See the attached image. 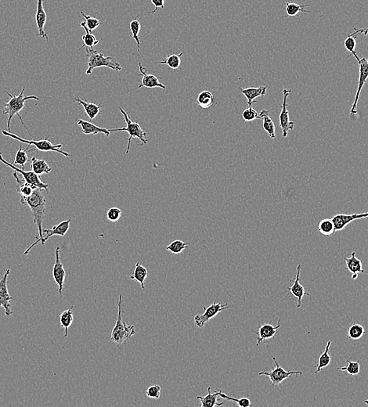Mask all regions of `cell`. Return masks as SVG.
<instances>
[{"label":"cell","instance_id":"obj_1","mask_svg":"<svg viewBox=\"0 0 368 407\" xmlns=\"http://www.w3.org/2000/svg\"><path fill=\"white\" fill-rule=\"evenodd\" d=\"M21 203L23 205H28V208L32 211L34 224H36L37 226L38 232H39V236L36 241L34 242L33 244L24 252V255H28L30 251L32 250L39 242H41L42 245L45 244L43 242V222L44 215H45L46 199H45L44 189L36 188L30 197H21Z\"/></svg>","mask_w":368,"mask_h":407},{"label":"cell","instance_id":"obj_2","mask_svg":"<svg viewBox=\"0 0 368 407\" xmlns=\"http://www.w3.org/2000/svg\"><path fill=\"white\" fill-rule=\"evenodd\" d=\"M25 88H23L22 89L20 94L18 96L16 95L11 94L7 91H6V94L10 97V101L4 105L3 110H2V114H7L8 115V122H7V128H8L9 132L10 131V122L12 121L14 116L18 117L19 120L22 122V126H24L26 129L28 130L25 125H24V121L22 119V115H21V111L25 107V102L29 100H35V101H40L39 97L36 96H28V97H24V92Z\"/></svg>","mask_w":368,"mask_h":407},{"label":"cell","instance_id":"obj_3","mask_svg":"<svg viewBox=\"0 0 368 407\" xmlns=\"http://www.w3.org/2000/svg\"><path fill=\"white\" fill-rule=\"evenodd\" d=\"M122 295H120L118 304V319L111 331L110 339V344H116L118 346H120L121 344L126 343L131 337L136 334L133 325H128L122 320Z\"/></svg>","mask_w":368,"mask_h":407},{"label":"cell","instance_id":"obj_4","mask_svg":"<svg viewBox=\"0 0 368 407\" xmlns=\"http://www.w3.org/2000/svg\"><path fill=\"white\" fill-rule=\"evenodd\" d=\"M87 53L88 57V69L86 71V74L87 75H91L93 69L97 67H109L116 71H121L122 69L119 63L111 57H105L103 53L95 49H87Z\"/></svg>","mask_w":368,"mask_h":407},{"label":"cell","instance_id":"obj_5","mask_svg":"<svg viewBox=\"0 0 368 407\" xmlns=\"http://www.w3.org/2000/svg\"><path fill=\"white\" fill-rule=\"evenodd\" d=\"M119 110H120L121 113L124 116V120L126 123V127H125V128L113 129L109 130H110V132H122V131H124V132H128L129 135H130V138H129L128 147H127V149H126V153H128L129 151H130V146H131V141H132V138H137L138 140H140V142H141L142 146L145 145V144H148V133L141 128L140 124H138L136 122H132L131 120V118L129 116V114L121 107H119Z\"/></svg>","mask_w":368,"mask_h":407},{"label":"cell","instance_id":"obj_6","mask_svg":"<svg viewBox=\"0 0 368 407\" xmlns=\"http://www.w3.org/2000/svg\"><path fill=\"white\" fill-rule=\"evenodd\" d=\"M2 133L3 134L4 136L12 138L14 140H18V141L21 142V143H25V144H27L29 146H35V147H36V150H41V151L57 152V153L63 154V155L65 156V157H72V155L70 154V153H67V152L64 151V150H61V148H62V146H63V144H56V145H54V144H52L51 142L49 141L48 139L39 140V141H36V140H25V139L19 137V136H17L15 134H13L12 132H9V131H6V130H2Z\"/></svg>","mask_w":368,"mask_h":407},{"label":"cell","instance_id":"obj_7","mask_svg":"<svg viewBox=\"0 0 368 407\" xmlns=\"http://www.w3.org/2000/svg\"><path fill=\"white\" fill-rule=\"evenodd\" d=\"M0 161L4 164V165H6V166L11 168L12 170H14V171H17L18 173H20L22 175V177H23V180L25 183H28L30 185H32L35 188H40V189H44L45 191H48L49 184L42 181L40 175L35 173L33 171H24L23 168L20 169V168H18L17 166H15V165H14V164L10 163V162L6 161L3 158L2 153H0Z\"/></svg>","mask_w":368,"mask_h":407},{"label":"cell","instance_id":"obj_8","mask_svg":"<svg viewBox=\"0 0 368 407\" xmlns=\"http://www.w3.org/2000/svg\"><path fill=\"white\" fill-rule=\"evenodd\" d=\"M272 359L274 360V364H275V367L272 368V370L270 372L262 371L259 373V376H267L270 378V384L272 386H279L280 384H281L284 380L290 378L291 375H303V372L301 371H287L284 370L281 366H280L278 361L276 360L274 356H271Z\"/></svg>","mask_w":368,"mask_h":407},{"label":"cell","instance_id":"obj_9","mask_svg":"<svg viewBox=\"0 0 368 407\" xmlns=\"http://www.w3.org/2000/svg\"><path fill=\"white\" fill-rule=\"evenodd\" d=\"M230 308L231 307L229 306L227 303L223 302L213 303L208 308L203 307V309L205 310L204 313L196 315L195 317V326H197L198 328H202L207 322L215 317H216L218 313Z\"/></svg>","mask_w":368,"mask_h":407},{"label":"cell","instance_id":"obj_10","mask_svg":"<svg viewBox=\"0 0 368 407\" xmlns=\"http://www.w3.org/2000/svg\"><path fill=\"white\" fill-rule=\"evenodd\" d=\"M291 93V89H283V103H282L281 110L280 113L279 126L282 129V137L287 138L289 131L295 128V122L290 120L289 112L287 110V97Z\"/></svg>","mask_w":368,"mask_h":407},{"label":"cell","instance_id":"obj_11","mask_svg":"<svg viewBox=\"0 0 368 407\" xmlns=\"http://www.w3.org/2000/svg\"><path fill=\"white\" fill-rule=\"evenodd\" d=\"M359 64V81L357 90H356V97H355L354 102L352 104L350 109L351 115H355L357 113V104H358L359 98H360V93L362 91L364 84L367 83L368 79V59L366 57L360 58L358 62Z\"/></svg>","mask_w":368,"mask_h":407},{"label":"cell","instance_id":"obj_12","mask_svg":"<svg viewBox=\"0 0 368 407\" xmlns=\"http://www.w3.org/2000/svg\"><path fill=\"white\" fill-rule=\"evenodd\" d=\"M10 267H9L5 270L4 274L0 279V306H2L4 309L6 316L13 314L10 301L14 300V298L10 296L8 288H7V283H8L7 278L10 275Z\"/></svg>","mask_w":368,"mask_h":407},{"label":"cell","instance_id":"obj_13","mask_svg":"<svg viewBox=\"0 0 368 407\" xmlns=\"http://www.w3.org/2000/svg\"><path fill=\"white\" fill-rule=\"evenodd\" d=\"M59 251V247H57L55 251V262H54L53 268V278L56 284L58 286V291H59L60 295L62 297L63 296V287L65 285L66 273H65L63 263L61 262V258H60Z\"/></svg>","mask_w":368,"mask_h":407},{"label":"cell","instance_id":"obj_14","mask_svg":"<svg viewBox=\"0 0 368 407\" xmlns=\"http://www.w3.org/2000/svg\"><path fill=\"white\" fill-rule=\"evenodd\" d=\"M281 318L278 320L277 326L266 323V324L261 325L258 327V331L254 332L256 341H257L256 346H259L260 344L266 343L267 341L274 338L276 334H277L278 329L281 327Z\"/></svg>","mask_w":368,"mask_h":407},{"label":"cell","instance_id":"obj_15","mask_svg":"<svg viewBox=\"0 0 368 407\" xmlns=\"http://www.w3.org/2000/svg\"><path fill=\"white\" fill-rule=\"evenodd\" d=\"M368 213H356L352 214H336L333 217L332 219L334 225H335V232H339L341 230H344L347 225L349 224L352 221L356 220L359 218H368Z\"/></svg>","mask_w":368,"mask_h":407},{"label":"cell","instance_id":"obj_16","mask_svg":"<svg viewBox=\"0 0 368 407\" xmlns=\"http://www.w3.org/2000/svg\"><path fill=\"white\" fill-rule=\"evenodd\" d=\"M139 67H140V75H142V80L140 82V85L138 86V89H140L142 87H147L148 89H153V88H162L163 90H166V86H164L162 83H160V79L162 78H158L155 75H152V74H148L146 71L145 67L139 63Z\"/></svg>","mask_w":368,"mask_h":407},{"label":"cell","instance_id":"obj_17","mask_svg":"<svg viewBox=\"0 0 368 407\" xmlns=\"http://www.w3.org/2000/svg\"><path fill=\"white\" fill-rule=\"evenodd\" d=\"M302 265L299 264L297 266V272H296V279L293 284L291 287H287V291H289L294 297L297 299V308H300L302 305V300L305 295L309 296V294L305 291L303 286L300 283V273H301Z\"/></svg>","mask_w":368,"mask_h":407},{"label":"cell","instance_id":"obj_18","mask_svg":"<svg viewBox=\"0 0 368 407\" xmlns=\"http://www.w3.org/2000/svg\"><path fill=\"white\" fill-rule=\"evenodd\" d=\"M36 24H37L38 34L37 36L44 38L46 41H49V36L45 33V23L47 21V15L44 10L43 0H37V10L36 14Z\"/></svg>","mask_w":368,"mask_h":407},{"label":"cell","instance_id":"obj_19","mask_svg":"<svg viewBox=\"0 0 368 407\" xmlns=\"http://www.w3.org/2000/svg\"><path fill=\"white\" fill-rule=\"evenodd\" d=\"M345 262L348 271L352 274V279H356L358 278V274H363L362 262L356 256V252H352L350 257H345Z\"/></svg>","mask_w":368,"mask_h":407},{"label":"cell","instance_id":"obj_20","mask_svg":"<svg viewBox=\"0 0 368 407\" xmlns=\"http://www.w3.org/2000/svg\"><path fill=\"white\" fill-rule=\"evenodd\" d=\"M70 223H71V219H67V220L61 222L57 226H53V228L50 230H43V234H46L45 236H43L44 244H45V242L47 241L51 236H65L70 228Z\"/></svg>","mask_w":368,"mask_h":407},{"label":"cell","instance_id":"obj_21","mask_svg":"<svg viewBox=\"0 0 368 407\" xmlns=\"http://www.w3.org/2000/svg\"><path fill=\"white\" fill-rule=\"evenodd\" d=\"M266 86H260L259 88H246V89H240V92L246 97L247 104L248 107H252L256 101H255L257 97H264L266 94Z\"/></svg>","mask_w":368,"mask_h":407},{"label":"cell","instance_id":"obj_22","mask_svg":"<svg viewBox=\"0 0 368 407\" xmlns=\"http://www.w3.org/2000/svg\"><path fill=\"white\" fill-rule=\"evenodd\" d=\"M78 125L81 127L82 132L86 134V135H90V134L97 135L98 133H103L105 134L106 136H110V130L106 128L99 127V126L93 124L92 122L79 119L78 121Z\"/></svg>","mask_w":368,"mask_h":407},{"label":"cell","instance_id":"obj_23","mask_svg":"<svg viewBox=\"0 0 368 407\" xmlns=\"http://www.w3.org/2000/svg\"><path fill=\"white\" fill-rule=\"evenodd\" d=\"M73 101L78 103L79 105H82L83 107V108L85 110L87 115L89 116L90 121L93 120L100 114L101 104H100V105H96L94 103L87 102V101L82 100V99L79 98V97H75V98L73 99Z\"/></svg>","mask_w":368,"mask_h":407},{"label":"cell","instance_id":"obj_24","mask_svg":"<svg viewBox=\"0 0 368 407\" xmlns=\"http://www.w3.org/2000/svg\"><path fill=\"white\" fill-rule=\"evenodd\" d=\"M212 391V387H208V394L205 397L202 396H197V399H198L200 403H201V407H214L216 406L221 407L223 405V403H218V394L219 391H214L213 393L211 392Z\"/></svg>","mask_w":368,"mask_h":407},{"label":"cell","instance_id":"obj_25","mask_svg":"<svg viewBox=\"0 0 368 407\" xmlns=\"http://www.w3.org/2000/svg\"><path fill=\"white\" fill-rule=\"evenodd\" d=\"M73 308L74 306L71 305L68 309L64 311L63 313L60 315V322H61V326L62 328H65V335L62 337V339H65L68 335V329L72 324L73 321H74V313H73Z\"/></svg>","mask_w":368,"mask_h":407},{"label":"cell","instance_id":"obj_26","mask_svg":"<svg viewBox=\"0 0 368 407\" xmlns=\"http://www.w3.org/2000/svg\"><path fill=\"white\" fill-rule=\"evenodd\" d=\"M260 118L262 119V122H263L262 127H263L264 130L267 132L268 136H270L271 139H275V125H274L272 118L269 115V111L266 110H262L260 112Z\"/></svg>","mask_w":368,"mask_h":407},{"label":"cell","instance_id":"obj_27","mask_svg":"<svg viewBox=\"0 0 368 407\" xmlns=\"http://www.w3.org/2000/svg\"><path fill=\"white\" fill-rule=\"evenodd\" d=\"M80 27L83 28V29L85 30L86 34L84 36L82 37V40H83V44L82 45L81 47L79 48V50H81L83 48L87 47V49H93V46L94 45H97V44L99 43V40H97L95 37L94 35L92 34V32H90L88 28H87V24H86V22H81L80 24H79Z\"/></svg>","mask_w":368,"mask_h":407},{"label":"cell","instance_id":"obj_28","mask_svg":"<svg viewBox=\"0 0 368 407\" xmlns=\"http://www.w3.org/2000/svg\"><path fill=\"white\" fill-rule=\"evenodd\" d=\"M148 269L142 266L140 262H136V266L134 269L133 274L130 277V279H135L136 281L139 282L140 285H141L142 290L144 291V289H145L144 283H145L146 279L148 278Z\"/></svg>","mask_w":368,"mask_h":407},{"label":"cell","instance_id":"obj_29","mask_svg":"<svg viewBox=\"0 0 368 407\" xmlns=\"http://www.w3.org/2000/svg\"><path fill=\"white\" fill-rule=\"evenodd\" d=\"M31 167L32 171L39 175L49 174L52 170L51 167L48 166L45 160L38 159L36 157H32L31 160Z\"/></svg>","mask_w":368,"mask_h":407},{"label":"cell","instance_id":"obj_30","mask_svg":"<svg viewBox=\"0 0 368 407\" xmlns=\"http://www.w3.org/2000/svg\"><path fill=\"white\" fill-rule=\"evenodd\" d=\"M197 102L201 108L208 109L214 105L215 99L213 93L209 91H203L199 93Z\"/></svg>","mask_w":368,"mask_h":407},{"label":"cell","instance_id":"obj_31","mask_svg":"<svg viewBox=\"0 0 368 407\" xmlns=\"http://www.w3.org/2000/svg\"><path fill=\"white\" fill-rule=\"evenodd\" d=\"M183 53H184L183 52H181L179 54H172V55L168 56L164 61L157 62V64L168 65L170 68L173 69V70L181 69V67H180L181 57L183 55Z\"/></svg>","mask_w":368,"mask_h":407},{"label":"cell","instance_id":"obj_32","mask_svg":"<svg viewBox=\"0 0 368 407\" xmlns=\"http://www.w3.org/2000/svg\"><path fill=\"white\" fill-rule=\"evenodd\" d=\"M331 344V341H329L328 343H327V345H326L325 350L324 351L323 353L320 356L319 360H318V365H317V370H316L315 371L316 374H317V373H319L320 371H321L322 369H324V368L327 367V366H329L330 364H331V356L329 355V348H330Z\"/></svg>","mask_w":368,"mask_h":407},{"label":"cell","instance_id":"obj_33","mask_svg":"<svg viewBox=\"0 0 368 407\" xmlns=\"http://www.w3.org/2000/svg\"><path fill=\"white\" fill-rule=\"evenodd\" d=\"M317 230L325 236H330L335 233V225L331 218L322 219L318 224Z\"/></svg>","mask_w":368,"mask_h":407},{"label":"cell","instance_id":"obj_34","mask_svg":"<svg viewBox=\"0 0 368 407\" xmlns=\"http://www.w3.org/2000/svg\"><path fill=\"white\" fill-rule=\"evenodd\" d=\"M286 13L287 15L286 17H295L299 13H306L309 14V10H305V7L310 6V5H299L294 2H286Z\"/></svg>","mask_w":368,"mask_h":407},{"label":"cell","instance_id":"obj_35","mask_svg":"<svg viewBox=\"0 0 368 407\" xmlns=\"http://www.w3.org/2000/svg\"><path fill=\"white\" fill-rule=\"evenodd\" d=\"M346 366H340L338 368L339 370L343 371H346L350 376L358 375L360 372V360L353 362L351 359H348L346 361Z\"/></svg>","mask_w":368,"mask_h":407},{"label":"cell","instance_id":"obj_36","mask_svg":"<svg viewBox=\"0 0 368 407\" xmlns=\"http://www.w3.org/2000/svg\"><path fill=\"white\" fill-rule=\"evenodd\" d=\"M130 28L131 33H132V37L136 41L137 50L140 51V40L139 38V33H140V29H141V24H140V21L138 20L137 18L133 19L132 21L130 22Z\"/></svg>","mask_w":368,"mask_h":407},{"label":"cell","instance_id":"obj_37","mask_svg":"<svg viewBox=\"0 0 368 407\" xmlns=\"http://www.w3.org/2000/svg\"><path fill=\"white\" fill-rule=\"evenodd\" d=\"M190 243H184L182 240H174L170 243L169 246L166 247V250L170 251L173 254H179L189 247Z\"/></svg>","mask_w":368,"mask_h":407},{"label":"cell","instance_id":"obj_38","mask_svg":"<svg viewBox=\"0 0 368 407\" xmlns=\"http://www.w3.org/2000/svg\"><path fill=\"white\" fill-rule=\"evenodd\" d=\"M365 330L362 325L353 324L348 330V337L352 340H359L364 336Z\"/></svg>","mask_w":368,"mask_h":407},{"label":"cell","instance_id":"obj_39","mask_svg":"<svg viewBox=\"0 0 368 407\" xmlns=\"http://www.w3.org/2000/svg\"><path fill=\"white\" fill-rule=\"evenodd\" d=\"M28 148H29V145L25 150L22 149V145L20 146V148L18 150L16 156H15V160H14V163H13L14 165H20L22 167L25 166V164L28 161V152L30 151V150L28 151Z\"/></svg>","mask_w":368,"mask_h":407},{"label":"cell","instance_id":"obj_40","mask_svg":"<svg viewBox=\"0 0 368 407\" xmlns=\"http://www.w3.org/2000/svg\"><path fill=\"white\" fill-rule=\"evenodd\" d=\"M347 36H348V37H347L346 40H345V47H346V49L348 52H350L351 54H352V55L356 58L357 62H359L360 58L358 57V55H357L356 50H355L356 46V36H350V35H348Z\"/></svg>","mask_w":368,"mask_h":407},{"label":"cell","instance_id":"obj_41","mask_svg":"<svg viewBox=\"0 0 368 407\" xmlns=\"http://www.w3.org/2000/svg\"><path fill=\"white\" fill-rule=\"evenodd\" d=\"M218 397L229 399V400H231V401L235 402L240 407H250L252 406L250 399H248V398H241L240 399H235V398L230 397V396L226 395V394L223 393L221 391H219Z\"/></svg>","mask_w":368,"mask_h":407},{"label":"cell","instance_id":"obj_42","mask_svg":"<svg viewBox=\"0 0 368 407\" xmlns=\"http://www.w3.org/2000/svg\"><path fill=\"white\" fill-rule=\"evenodd\" d=\"M80 14H81L82 16L84 17V18H85L86 24H87V28L90 32H93L95 29H97L99 26L101 25V21L97 18H93V17L89 16V15H87L83 11H81Z\"/></svg>","mask_w":368,"mask_h":407},{"label":"cell","instance_id":"obj_43","mask_svg":"<svg viewBox=\"0 0 368 407\" xmlns=\"http://www.w3.org/2000/svg\"><path fill=\"white\" fill-rule=\"evenodd\" d=\"M242 118L244 122H252L260 118V114L252 107H249L248 109L243 111Z\"/></svg>","mask_w":368,"mask_h":407},{"label":"cell","instance_id":"obj_44","mask_svg":"<svg viewBox=\"0 0 368 407\" xmlns=\"http://www.w3.org/2000/svg\"><path fill=\"white\" fill-rule=\"evenodd\" d=\"M122 216V210L118 208H111L107 213L108 219L110 222H117Z\"/></svg>","mask_w":368,"mask_h":407},{"label":"cell","instance_id":"obj_45","mask_svg":"<svg viewBox=\"0 0 368 407\" xmlns=\"http://www.w3.org/2000/svg\"><path fill=\"white\" fill-rule=\"evenodd\" d=\"M161 387L159 386H153L148 387L146 391L147 396L152 399H159L161 396Z\"/></svg>","mask_w":368,"mask_h":407},{"label":"cell","instance_id":"obj_46","mask_svg":"<svg viewBox=\"0 0 368 407\" xmlns=\"http://www.w3.org/2000/svg\"><path fill=\"white\" fill-rule=\"evenodd\" d=\"M151 2H152V4L154 5V10L151 11L149 14H154L158 8L164 9L165 0H151Z\"/></svg>","mask_w":368,"mask_h":407},{"label":"cell","instance_id":"obj_47","mask_svg":"<svg viewBox=\"0 0 368 407\" xmlns=\"http://www.w3.org/2000/svg\"><path fill=\"white\" fill-rule=\"evenodd\" d=\"M354 32L352 34H349L350 36H357L358 34H364V36H368V27L367 28H362V29H357V28H352Z\"/></svg>","mask_w":368,"mask_h":407},{"label":"cell","instance_id":"obj_48","mask_svg":"<svg viewBox=\"0 0 368 407\" xmlns=\"http://www.w3.org/2000/svg\"><path fill=\"white\" fill-rule=\"evenodd\" d=\"M364 403H365V404H367V405H368V400H365Z\"/></svg>","mask_w":368,"mask_h":407}]
</instances>
